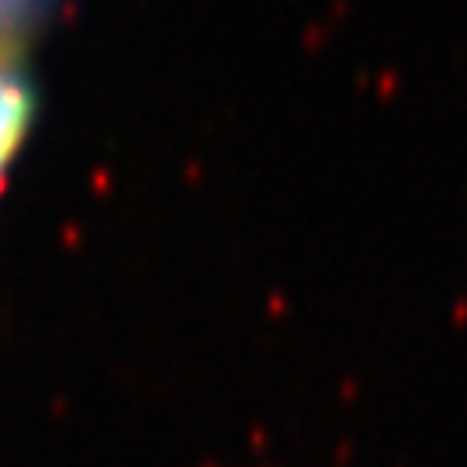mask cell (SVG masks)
Masks as SVG:
<instances>
[{
    "instance_id": "6da1fadb",
    "label": "cell",
    "mask_w": 467,
    "mask_h": 467,
    "mask_svg": "<svg viewBox=\"0 0 467 467\" xmlns=\"http://www.w3.org/2000/svg\"><path fill=\"white\" fill-rule=\"evenodd\" d=\"M35 118V87L21 42H0V177L11 167Z\"/></svg>"
},
{
    "instance_id": "7a4b0ae2",
    "label": "cell",
    "mask_w": 467,
    "mask_h": 467,
    "mask_svg": "<svg viewBox=\"0 0 467 467\" xmlns=\"http://www.w3.org/2000/svg\"><path fill=\"white\" fill-rule=\"evenodd\" d=\"M42 0H0V42H21Z\"/></svg>"
}]
</instances>
